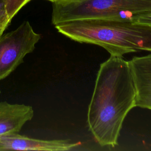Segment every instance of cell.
Instances as JSON below:
<instances>
[{"label":"cell","mask_w":151,"mask_h":151,"mask_svg":"<svg viewBox=\"0 0 151 151\" xmlns=\"http://www.w3.org/2000/svg\"><path fill=\"white\" fill-rule=\"evenodd\" d=\"M136 92L129 61L110 55L99 69L87 111L89 130L101 146L115 147Z\"/></svg>","instance_id":"1"},{"label":"cell","mask_w":151,"mask_h":151,"mask_svg":"<svg viewBox=\"0 0 151 151\" xmlns=\"http://www.w3.org/2000/svg\"><path fill=\"white\" fill-rule=\"evenodd\" d=\"M63 35L80 43L97 45L110 55L140 50L151 52V26L129 21L89 19L57 24Z\"/></svg>","instance_id":"2"},{"label":"cell","mask_w":151,"mask_h":151,"mask_svg":"<svg viewBox=\"0 0 151 151\" xmlns=\"http://www.w3.org/2000/svg\"><path fill=\"white\" fill-rule=\"evenodd\" d=\"M151 14V0H80L52 2L54 25L80 19H102L134 22Z\"/></svg>","instance_id":"3"},{"label":"cell","mask_w":151,"mask_h":151,"mask_svg":"<svg viewBox=\"0 0 151 151\" xmlns=\"http://www.w3.org/2000/svg\"><path fill=\"white\" fill-rule=\"evenodd\" d=\"M41 35L35 32L28 21L15 30L0 36V80L8 77L32 52Z\"/></svg>","instance_id":"4"},{"label":"cell","mask_w":151,"mask_h":151,"mask_svg":"<svg viewBox=\"0 0 151 151\" xmlns=\"http://www.w3.org/2000/svg\"><path fill=\"white\" fill-rule=\"evenodd\" d=\"M80 143H71L66 140H42L31 138L17 133L0 136V150H69Z\"/></svg>","instance_id":"5"},{"label":"cell","mask_w":151,"mask_h":151,"mask_svg":"<svg viewBox=\"0 0 151 151\" xmlns=\"http://www.w3.org/2000/svg\"><path fill=\"white\" fill-rule=\"evenodd\" d=\"M136 92V107L151 110V52L129 61Z\"/></svg>","instance_id":"6"},{"label":"cell","mask_w":151,"mask_h":151,"mask_svg":"<svg viewBox=\"0 0 151 151\" xmlns=\"http://www.w3.org/2000/svg\"><path fill=\"white\" fill-rule=\"evenodd\" d=\"M34 116L31 106L0 102V136L18 133Z\"/></svg>","instance_id":"7"},{"label":"cell","mask_w":151,"mask_h":151,"mask_svg":"<svg viewBox=\"0 0 151 151\" xmlns=\"http://www.w3.org/2000/svg\"><path fill=\"white\" fill-rule=\"evenodd\" d=\"M31 0H6V9L10 20Z\"/></svg>","instance_id":"8"},{"label":"cell","mask_w":151,"mask_h":151,"mask_svg":"<svg viewBox=\"0 0 151 151\" xmlns=\"http://www.w3.org/2000/svg\"><path fill=\"white\" fill-rule=\"evenodd\" d=\"M10 22L6 9V0H0V36L3 34Z\"/></svg>","instance_id":"9"},{"label":"cell","mask_w":151,"mask_h":151,"mask_svg":"<svg viewBox=\"0 0 151 151\" xmlns=\"http://www.w3.org/2000/svg\"><path fill=\"white\" fill-rule=\"evenodd\" d=\"M134 22L151 26V14H147L139 17L135 19Z\"/></svg>","instance_id":"10"},{"label":"cell","mask_w":151,"mask_h":151,"mask_svg":"<svg viewBox=\"0 0 151 151\" xmlns=\"http://www.w3.org/2000/svg\"><path fill=\"white\" fill-rule=\"evenodd\" d=\"M80 0H57L55 2H74V1H78Z\"/></svg>","instance_id":"11"},{"label":"cell","mask_w":151,"mask_h":151,"mask_svg":"<svg viewBox=\"0 0 151 151\" xmlns=\"http://www.w3.org/2000/svg\"><path fill=\"white\" fill-rule=\"evenodd\" d=\"M48 1H50V2H51L52 3V2H55L57 0H48Z\"/></svg>","instance_id":"12"},{"label":"cell","mask_w":151,"mask_h":151,"mask_svg":"<svg viewBox=\"0 0 151 151\" xmlns=\"http://www.w3.org/2000/svg\"><path fill=\"white\" fill-rule=\"evenodd\" d=\"M0 93H1V90H0Z\"/></svg>","instance_id":"13"}]
</instances>
